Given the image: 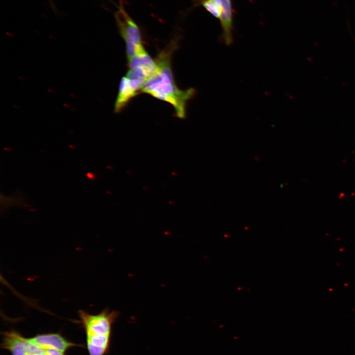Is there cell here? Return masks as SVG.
I'll return each instance as SVG.
<instances>
[{
    "label": "cell",
    "mask_w": 355,
    "mask_h": 355,
    "mask_svg": "<svg viewBox=\"0 0 355 355\" xmlns=\"http://www.w3.org/2000/svg\"><path fill=\"white\" fill-rule=\"evenodd\" d=\"M138 94L131 87L126 76L121 78L118 94L114 105V111L119 112L123 109L130 100Z\"/></svg>",
    "instance_id": "cell-7"
},
{
    "label": "cell",
    "mask_w": 355,
    "mask_h": 355,
    "mask_svg": "<svg viewBox=\"0 0 355 355\" xmlns=\"http://www.w3.org/2000/svg\"><path fill=\"white\" fill-rule=\"evenodd\" d=\"M176 45L177 42L173 41L158 54L155 60L158 71L146 81L141 92L169 103L174 107L176 116L179 118H184L186 103L193 97L196 91L192 88L181 90L175 83L171 69V59Z\"/></svg>",
    "instance_id": "cell-1"
},
{
    "label": "cell",
    "mask_w": 355,
    "mask_h": 355,
    "mask_svg": "<svg viewBox=\"0 0 355 355\" xmlns=\"http://www.w3.org/2000/svg\"><path fill=\"white\" fill-rule=\"evenodd\" d=\"M128 61L130 69L136 67L142 68L145 70L151 76L158 71V66L155 60L151 58L145 49L136 54Z\"/></svg>",
    "instance_id": "cell-5"
},
{
    "label": "cell",
    "mask_w": 355,
    "mask_h": 355,
    "mask_svg": "<svg viewBox=\"0 0 355 355\" xmlns=\"http://www.w3.org/2000/svg\"><path fill=\"white\" fill-rule=\"evenodd\" d=\"M202 5L212 14L220 18L222 11L221 0H204Z\"/></svg>",
    "instance_id": "cell-8"
},
{
    "label": "cell",
    "mask_w": 355,
    "mask_h": 355,
    "mask_svg": "<svg viewBox=\"0 0 355 355\" xmlns=\"http://www.w3.org/2000/svg\"><path fill=\"white\" fill-rule=\"evenodd\" d=\"M44 350L45 355H64V352L56 349H46Z\"/></svg>",
    "instance_id": "cell-9"
},
{
    "label": "cell",
    "mask_w": 355,
    "mask_h": 355,
    "mask_svg": "<svg viewBox=\"0 0 355 355\" xmlns=\"http://www.w3.org/2000/svg\"><path fill=\"white\" fill-rule=\"evenodd\" d=\"M27 342L28 339L15 331H10L3 333L1 345L12 355H28Z\"/></svg>",
    "instance_id": "cell-4"
},
{
    "label": "cell",
    "mask_w": 355,
    "mask_h": 355,
    "mask_svg": "<svg viewBox=\"0 0 355 355\" xmlns=\"http://www.w3.org/2000/svg\"><path fill=\"white\" fill-rule=\"evenodd\" d=\"M115 17L120 35L126 44L128 60L145 49L142 43L141 31L137 24L127 12L123 2L120 1Z\"/></svg>",
    "instance_id": "cell-2"
},
{
    "label": "cell",
    "mask_w": 355,
    "mask_h": 355,
    "mask_svg": "<svg viewBox=\"0 0 355 355\" xmlns=\"http://www.w3.org/2000/svg\"></svg>",
    "instance_id": "cell-10"
},
{
    "label": "cell",
    "mask_w": 355,
    "mask_h": 355,
    "mask_svg": "<svg viewBox=\"0 0 355 355\" xmlns=\"http://www.w3.org/2000/svg\"><path fill=\"white\" fill-rule=\"evenodd\" d=\"M29 340L43 349H53L65 352L76 345L69 342L58 333H48L37 335Z\"/></svg>",
    "instance_id": "cell-3"
},
{
    "label": "cell",
    "mask_w": 355,
    "mask_h": 355,
    "mask_svg": "<svg viewBox=\"0 0 355 355\" xmlns=\"http://www.w3.org/2000/svg\"><path fill=\"white\" fill-rule=\"evenodd\" d=\"M222 11L220 19L223 30V39L224 43L230 45L233 41L232 30V11L230 0H221Z\"/></svg>",
    "instance_id": "cell-6"
}]
</instances>
